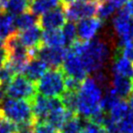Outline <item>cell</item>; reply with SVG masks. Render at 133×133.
Listing matches in <instances>:
<instances>
[{
	"label": "cell",
	"mask_w": 133,
	"mask_h": 133,
	"mask_svg": "<svg viewBox=\"0 0 133 133\" xmlns=\"http://www.w3.org/2000/svg\"><path fill=\"white\" fill-rule=\"evenodd\" d=\"M66 51L67 48H51L41 45L35 50V56L43 60L51 68H60Z\"/></svg>",
	"instance_id": "9c48e42d"
},
{
	"label": "cell",
	"mask_w": 133,
	"mask_h": 133,
	"mask_svg": "<svg viewBox=\"0 0 133 133\" xmlns=\"http://www.w3.org/2000/svg\"><path fill=\"white\" fill-rule=\"evenodd\" d=\"M48 70V65L43 60L34 56L30 59L29 62L27 63V65L22 72V75L25 78H27L30 82L36 84Z\"/></svg>",
	"instance_id": "5bb4252c"
},
{
	"label": "cell",
	"mask_w": 133,
	"mask_h": 133,
	"mask_svg": "<svg viewBox=\"0 0 133 133\" xmlns=\"http://www.w3.org/2000/svg\"><path fill=\"white\" fill-rule=\"evenodd\" d=\"M102 26V21L97 17L85 18L79 21L77 27V37L80 41H89L95 37Z\"/></svg>",
	"instance_id": "8fae6325"
},
{
	"label": "cell",
	"mask_w": 133,
	"mask_h": 133,
	"mask_svg": "<svg viewBox=\"0 0 133 133\" xmlns=\"http://www.w3.org/2000/svg\"><path fill=\"white\" fill-rule=\"evenodd\" d=\"M0 114L17 125L35 124L31 102L27 100L13 99L5 96L0 104Z\"/></svg>",
	"instance_id": "3957f363"
},
{
	"label": "cell",
	"mask_w": 133,
	"mask_h": 133,
	"mask_svg": "<svg viewBox=\"0 0 133 133\" xmlns=\"http://www.w3.org/2000/svg\"><path fill=\"white\" fill-rule=\"evenodd\" d=\"M69 48L80 56L88 74L101 71L110 56L108 45L98 38L89 41L76 40Z\"/></svg>",
	"instance_id": "6da1fadb"
},
{
	"label": "cell",
	"mask_w": 133,
	"mask_h": 133,
	"mask_svg": "<svg viewBox=\"0 0 133 133\" xmlns=\"http://www.w3.org/2000/svg\"><path fill=\"white\" fill-rule=\"evenodd\" d=\"M89 1H97V2H99V0H89Z\"/></svg>",
	"instance_id": "f35d334b"
},
{
	"label": "cell",
	"mask_w": 133,
	"mask_h": 133,
	"mask_svg": "<svg viewBox=\"0 0 133 133\" xmlns=\"http://www.w3.org/2000/svg\"><path fill=\"white\" fill-rule=\"evenodd\" d=\"M103 93L100 85L93 78L87 77L81 83L77 91V114L89 119L102 112Z\"/></svg>",
	"instance_id": "7a4b0ae2"
},
{
	"label": "cell",
	"mask_w": 133,
	"mask_h": 133,
	"mask_svg": "<svg viewBox=\"0 0 133 133\" xmlns=\"http://www.w3.org/2000/svg\"><path fill=\"white\" fill-rule=\"evenodd\" d=\"M111 89L119 98L125 100L133 92V80L129 78L114 75Z\"/></svg>",
	"instance_id": "9a60e30c"
},
{
	"label": "cell",
	"mask_w": 133,
	"mask_h": 133,
	"mask_svg": "<svg viewBox=\"0 0 133 133\" xmlns=\"http://www.w3.org/2000/svg\"><path fill=\"white\" fill-rule=\"evenodd\" d=\"M16 133H34V124H22L18 125V130Z\"/></svg>",
	"instance_id": "4dcf8cb0"
},
{
	"label": "cell",
	"mask_w": 133,
	"mask_h": 133,
	"mask_svg": "<svg viewBox=\"0 0 133 133\" xmlns=\"http://www.w3.org/2000/svg\"><path fill=\"white\" fill-rule=\"evenodd\" d=\"M81 133H107L104 126L97 124L95 122L85 119V123L83 126Z\"/></svg>",
	"instance_id": "4316f807"
},
{
	"label": "cell",
	"mask_w": 133,
	"mask_h": 133,
	"mask_svg": "<svg viewBox=\"0 0 133 133\" xmlns=\"http://www.w3.org/2000/svg\"><path fill=\"white\" fill-rule=\"evenodd\" d=\"M4 97H5V89L3 88H0V104H1V101L3 100Z\"/></svg>",
	"instance_id": "d590c367"
},
{
	"label": "cell",
	"mask_w": 133,
	"mask_h": 133,
	"mask_svg": "<svg viewBox=\"0 0 133 133\" xmlns=\"http://www.w3.org/2000/svg\"><path fill=\"white\" fill-rule=\"evenodd\" d=\"M32 112L36 122H45V119L52 109V98H48L41 94H36L31 101Z\"/></svg>",
	"instance_id": "4fadbf2b"
},
{
	"label": "cell",
	"mask_w": 133,
	"mask_h": 133,
	"mask_svg": "<svg viewBox=\"0 0 133 133\" xmlns=\"http://www.w3.org/2000/svg\"><path fill=\"white\" fill-rule=\"evenodd\" d=\"M42 45L51 48H65L66 42L60 29L45 30L42 33Z\"/></svg>",
	"instance_id": "2e32d148"
},
{
	"label": "cell",
	"mask_w": 133,
	"mask_h": 133,
	"mask_svg": "<svg viewBox=\"0 0 133 133\" xmlns=\"http://www.w3.org/2000/svg\"><path fill=\"white\" fill-rule=\"evenodd\" d=\"M62 5L63 3L61 0H31L29 4V10L34 15L39 17Z\"/></svg>",
	"instance_id": "e0dca14e"
},
{
	"label": "cell",
	"mask_w": 133,
	"mask_h": 133,
	"mask_svg": "<svg viewBox=\"0 0 133 133\" xmlns=\"http://www.w3.org/2000/svg\"><path fill=\"white\" fill-rule=\"evenodd\" d=\"M14 19L15 18L13 16L6 12H0V42L5 43L8 38L17 32Z\"/></svg>",
	"instance_id": "d6986e66"
},
{
	"label": "cell",
	"mask_w": 133,
	"mask_h": 133,
	"mask_svg": "<svg viewBox=\"0 0 133 133\" xmlns=\"http://www.w3.org/2000/svg\"><path fill=\"white\" fill-rule=\"evenodd\" d=\"M101 1H105V0H99V2H101Z\"/></svg>",
	"instance_id": "60d3db41"
},
{
	"label": "cell",
	"mask_w": 133,
	"mask_h": 133,
	"mask_svg": "<svg viewBox=\"0 0 133 133\" xmlns=\"http://www.w3.org/2000/svg\"><path fill=\"white\" fill-rule=\"evenodd\" d=\"M61 1H62L63 5H64V4H67L69 3V2H71V1H73V0H61Z\"/></svg>",
	"instance_id": "8d00e7d4"
},
{
	"label": "cell",
	"mask_w": 133,
	"mask_h": 133,
	"mask_svg": "<svg viewBox=\"0 0 133 133\" xmlns=\"http://www.w3.org/2000/svg\"><path fill=\"white\" fill-rule=\"evenodd\" d=\"M97 1H89V0H73L69 3L64 4V12L66 19L69 22H79L85 18L94 17L96 15Z\"/></svg>",
	"instance_id": "8992f818"
},
{
	"label": "cell",
	"mask_w": 133,
	"mask_h": 133,
	"mask_svg": "<svg viewBox=\"0 0 133 133\" xmlns=\"http://www.w3.org/2000/svg\"><path fill=\"white\" fill-rule=\"evenodd\" d=\"M29 1H31V0H29Z\"/></svg>",
	"instance_id": "b9f144b4"
},
{
	"label": "cell",
	"mask_w": 133,
	"mask_h": 133,
	"mask_svg": "<svg viewBox=\"0 0 133 133\" xmlns=\"http://www.w3.org/2000/svg\"><path fill=\"white\" fill-rule=\"evenodd\" d=\"M127 100H128V101H127V103H128V106H129V108L133 111V92L131 93V95H130L129 97L127 98Z\"/></svg>",
	"instance_id": "e575fe53"
},
{
	"label": "cell",
	"mask_w": 133,
	"mask_h": 133,
	"mask_svg": "<svg viewBox=\"0 0 133 133\" xmlns=\"http://www.w3.org/2000/svg\"><path fill=\"white\" fill-rule=\"evenodd\" d=\"M42 28L36 24L18 32V37L23 47L30 51H35L42 45Z\"/></svg>",
	"instance_id": "7c38bea8"
},
{
	"label": "cell",
	"mask_w": 133,
	"mask_h": 133,
	"mask_svg": "<svg viewBox=\"0 0 133 133\" xmlns=\"http://www.w3.org/2000/svg\"><path fill=\"white\" fill-rule=\"evenodd\" d=\"M36 94L35 84L22 74L15 75L5 88V96L13 99H22L31 102Z\"/></svg>",
	"instance_id": "5b68a950"
},
{
	"label": "cell",
	"mask_w": 133,
	"mask_h": 133,
	"mask_svg": "<svg viewBox=\"0 0 133 133\" xmlns=\"http://www.w3.org/2000/svg\"><path fill=\"white\" fill-rule=\"evenodd\" d=\"M114 30L118 39V47L133 41V19L124 6L122 7L113 19Z\"/></svg>",
	"instance_id": "52a82bcc"
},
{
	"label": "cell",
	"mask_w": 133,
	"mask_h": 133,
	"mask_svg": "<svg viewBox=\"0 0 133 133\" xmlns=\"http://www.w3.org/2000/svg\"><path fill=\"white\" fill-rule=\"evenodd\" d=\"M129 111H130V108L128 106V103L126 102L125 100L118 99L115 103L114 106L106 114L108 115V117L111 118L113 122H118L119 119H122Z\"/></svg>",
	"instance_id": "7402d4cb"
},
{
	"label": "cell",
	"mask_w": 133,
	"mask_h": 133,
	"mask_svg": "<svg viewBox=\"0 0 133 133\" xmlns=\"http://www.w3.org/2000/svg\"><path fill=\"white\" fill-rule=\"evenodd\" d=\"M61 69L65 76L73 78L79 82H83L89 75L80 56L70 48H67L66 55L64 56L61 65Z\"/></svg>",
	"instance_id": "ba28073f"
},
{
	"label": "cell",
	"mask_w": 133,
	"mask_h": 133,
	"mask_svg": "<svg viewBox=\"0 0 133 133\" xmlns=\"http://www.w3.org/2000/svg\"><path fill=\"white\" fill-rule=\"evenodd\" d=\"M18 125L0 114V133H16Z\"/></svg>",
	"instance_id": "83f0119b"
},
{
	"label": "cell",
	"mask_w": 133,
	"mask_h": 133,
	"mask_svg": "<svg viewBox=\"0 0 133 133\" xmlns=\"http://www.w3.org/2000/svg\"><path fill=\"white\" fill-rule=\"evenodd\" d=\"M66 15L63 5L40 16L38 25L44 30L59 29L66 23Z\"/></svg>",
	"instance_id": "30bf717a"
},
{
	"label": "cell",
	"mask_w": 133,
	"mask_h": 133,
	"mask_svg": "<svg viewBox=\"0 0 133 133\" xmlns=\"http://www.w3.org/2000/svg\"><path fill=\"white\" fill-rule=\"evenodd\" d=\"M85 122L82 121V117L74 114L64 122L58 133H81Z\"/></svg>",
	"instance_id": "603a6c76"
},
{
	"label": "cell",
	"mask_w": 133,
	"mask_h": 133,
	"mask_svg": "<svg viewBox=\"0 0 133 133\" xmlns=\"http://www.w3.org/2000/svg\"><path fill=\"white\" fill-rule=\"evenodd\" d=\"M34 133H58V132L52 125H50L48 122H36L34 124Z\"/></svg>",
	"instance_id": "f546056e"
},
{
	"label": "cell",
	"mask_w": 133,
	"mask_h": 133,
	"mask_svg": "<svg viewBox=\"0 0 133 133\" xmlns=\"http://www.w3.org/2000/svg\"><path fill=\"white\" fill-rule=\"evenodd\" d=\"M117 124V131L118 133H133V111H130L118 122Z\"/></svg>",
	"instance_id": "d4e9b609"
},
{
	"label": "cell",
	"mask_w": 133,
	"mask_h": 133,
	"mask_svg": "<svg viewBox=\"0 0 133 133\" xmlns=\"http://www.w3.org/2000/svg\"><path fill=\"white\" fill-rule=\"evenodd\" d=\"M113 74L133 80V62L118 54L113 63Z\"/></svg>",
	"instance_id": "ac0fdd59"
},
{
	"label": "cell",
	"mask_w": 133,
	"mask_h": 133,
	"mask_svg": "<svg viewBox=\"0 0 133 133\" xmlns=\"http://www.w3.org/2000/svg\"><path fill=\"white\" fill-rule=\"evenodd\" d=\"M38 18L36 15H34L31 12H24L21 15L17 16L14 19V24H15V28L17 32L22 31L24 29L30 28L32 26L38 24Z\"/></svg>",
	"instance_id": "ffe728a7"
},
{
	"label": "cell",
	"mask_w": 133,
	"mask_h": 133,
	"mask_svg": "<svg viewBox=\"0 0 133 133\" xmlns=\"http://www.w3.org/2000/svg\"><path fill=\"white\" fill-rule=\"evenodd\" d=\"M2 11H3V4L0 1V12H2Z\"/></svg>",
	"instance_id": "74e56055"
},
{
	"label": "cell",
	"mask_w": 133,
	"mask_h": 133,
	"mask_svg": "<svg viewBox=\"0 0 133 133\" xmlns=\"http://www.w3.org/2000/svg\"><path fill=\"white\" fill-rule=\"evenodd\" d=\"M117 8L115 7L113 3L110 0H105V1H101L98 3V7H97V11H96V15L97 18L101 19L102 22L108 19L115 13Z\"/></svg>",
	"instance_id": "cb8c5ba5"
},
{
	"label": "cell",
	"mask_w": 133,
	"mask_h": 133,
	"mask_svg": "<svg viewBox=\"0 0 133 133\" xmlns=\"http://www.w3.org/2000/svg\"><path fill=\"white\" fill-rule=\"evenodd\" d=\"M118 54L133 62V41H130L122 47H118Z\"/></svg>",
	"instance_id": "f1b7e54d"
},
{
	"label": "cell",
	"mask_w": 133,
	"mask_h": 133,
	"mask_svg": "<svg viewBox=\"0 0 133 133\" xmlns=\"http://www.w3.org/2000/svg\"><path fill=\"white\" fill-rule=\"evenodd\" d=\"M124 8L127 10V12L129 13V15L131 16V18L133 19V0H129V1L124 5Z\"/></svg>",
	"instance_id": "836d02e7"
},
{
	"label": "cell",
	"mask_w": 133,
	"mask_h": 133,
	"mask_svg": "<svg viewBox=\"0 0 133 133\" xmlns=\"http://www.w3.org/2000/svg\"><path fill=\"white\" fill-rule=\"evenodd\" d=\"M62 33L66 42V46H71L77 40V27L73 22H66L62 26Z\"/></svg>",
	"instance_id": "484cf974"
},
{
	"label": "cell",
	"mask_w": 133,
	"mask_h": 133,
	"mask_svg": "<svg viewBox=\"0 0 133 133\" xmlns=\"http://www.w3.org/2000/svg\"><path fill=\"white\" fill-rule=\"evenodd\" d=\"M8 55L5 47H0V67H2L7 62Z\"/></svg>",
	"instance_id": "1f68e13d"
},
{
	"label": "cell",
	"mask_w": 133,
	"mask_h": 133,
	"mask_svg": "<svg viewBox=\"0 0 133 133\" xmlns=\"http://www.w3.org/2000/svg\"><path fill=\"white\" fill-rule=\"evenodd\" d=\"M29 0H5L3 3V11L11 16H19L29 9Z\"/></svg>",
	"instance_id": "44dd1931"
},
{
	"label": "cell",
	"mask_w": 133,
	"mask_h": 133,
	"mask_svg": "<svg viewBox=\"0 0 133 133\" xmlns=\"http://www.w3.org/2000/svg\"><path fill=\"white\" fill-rule=\"evenodd\" d=\"M0 1H1V2H2V4L4 3V1H5V0H0Z\"/></svg>",
	"instance_id": "ab89813d"
},
{
	"label": "cell",
	"mask_w": 133,
	"mask_h": 133,
	"mask_svg": "<svg viewBox=\"0 0 133 133\" xmlns=\"http://www.w3.org/2000/svg\"><path fill=\"white\" fill-rule=\"evenodd\" d=\"M110 1L113 3V5H114L117 9H121V8L123 7L129 0H110Z\"/></svg>",
	"instance_id": "d6a6232c"
},
{
	"label": "cell",
	"mask_w": 133,
	"mask_h": 133,
	"mask_svg": "<svg viewBox=\"0 0 133 133\" xmlns=\"http://www.w3.org/2000/svg\"><path fill=\"white\" fill-rule=\"evenodd\" d=\"M35 87L38 94L48 98H59L65 91V75L61 67L49 69Z\"/></svg>",
	"instance_id": "277c9868"
}]
</instances>
